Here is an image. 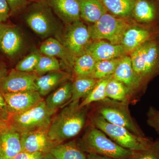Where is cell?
<instances>
[{
    "instance_id": "13",
    "label": "cell",
    "mask_w": 159,
    "mask_h": 159,
    "mask_svg": "<svg viewBox=\"0 0 159 159\" xmlns=\"http://www.w3.org/2000/svg\"><path fill=\"white\" fill-rule=\"evenodd\" d=\"M21 151L19 133L8 125L0 131V159H13Z\"/></svg>"
},
{
    "instance_id": "23",
    "label": "cell",
    "mask_w": 159,
    "mask_h": 159,
    "mask_svg": "<svg viewBox=\"0 0 159 159\" xmlns=\"http://www.w3.org/2000/svg\"><path fill=\"white\" fill-rule=\"evenodd\" d=\"M50 153L55 159H86L87 154L75 141L60 143L52 148Z\"/></svg>"
},
{
    "instance_id": "39",
    "label": "cell",
    "mask_w": 159,
    "mask_h": 159,
    "mask_svg": "<svg viewBox=\"0 0 159 159\" xmlns=\"http://www.w3.org/2000/svg\"><path fill=\"white\" fill-rule=\"evenodd\" d=\"M86 159H113L107 157L102 156L94 154H87Z\"/></svg>"
},
{
    "instance_id": "30",
    "label": "cell",
    "mask_w": 159,
    "mask_h": 159,
    "mask_svg": "<svg viewBox=\"0 0 159 159\" xmlns=\"http://www.w3.org/2000/svg\"><path fill=\"white\" fill-rule=\"evenodd\" d=\"M59 70H61V65L56 57L41 54L34 72L40 76L49 72Z\"/></svg>"
},
{
    "instance_id": "36",
    "label": "cell",
    "mask_w": 159,
    "mask_h": 159,
    "mask_svg": "<svg viewBox=\"0 0 159 159\" xmlns=\"http://www.w3.org/2000/svg\"><path fill=\"white\" fill-rule=\"evenodd\" d=\"M10 14V8L7 1L0 0V22H6Z\"/></svg>"
},
{
    "instance_id": "18",
    "label": "cell",
    "mask_w": 159,
    "mask_h": 159,
    "mask_svg": "<svg viewBox=\"0 0 159 159\" xmlns=\"http://www.w3.org/2000/svg\"><path fill=\"white\" fill-rule=\"evenodd\" d=\"M73 92V82L69 80L47 97L45 102L47 110L52 116L61 107L70 102Z\"/></svg>"
},
{
    "instance_id": "33",
    "label": "cell",
    "mask_w": 159,
    "mask_h": 159,
    "mask_svg": "<svg viewBox=\"0 0 159 159\" xmlns=\"http://www.w3.org/2000/svg\"><path fill=\"white\" fill-rule=\"evenodd\" d=\"M147 123L159 134V110L151 106L147 113Z\"/></svg>"
},
{
    "instance_id": "21",
    "label": "cell",
    "mask_w": 159,
    "mask_h": 159,
    "mask_svg": "<svg viewBox=\"0 0 159 159\" xmlns=\"http://www.w3.org/2000/svg\"><path fill=\"white\" fill-rule=\"evenodd\" d=\"M153 31L146 28L131 27L123 34L121 44L126 52H133L145 42L153 39Z\"/></svg>"
},
{
    "instance_id": "7",
    "label": "cell",
    "mask_w": 159,
    "mask_h": 159,
    "mask_svg": "<svg viewBox=\"0 0 159 159\" xmlns=\"http://www.w3.org/2000/svg\"><path fill=\"white\" fill-rule=\"evenodd\" d=\"M26 22L39 36L48 37L56 31V22L52 10L45 2H36L26 15Z\"/></svg>"
},
{
    "instance_id": "28",
    "label": "cell",
    "mask_w": 159,
    "mask_h": 159,
    "mask_svg": "<svg viewBox=\"0 0 159 159\" xmlns=\"http://www.w3.org/2000/svg\"><path fill=\"white\" fill-rule=\"evenodd\" d=\"M112 77V75L99 80L89 93L80 102V107L89 106L92 103L99 102L107 98L106 86Z\"/></svg>"
},
{
    "instance_id": "29",
    "label": "cell",
    "mask_w": 159,
    "mask_h": 159,
    "mask_svg": "<svg viewBox=\"0 0 159 159\" xmlns=\"http://www.w3.org/2000/svg\"><path fill=\"white\" fill-rule=\"evenodd\" d=\"M122 57L97 61L91 77L99 80L112 76Z\"/></svg>"
},
{
    "instance_id": "8",
    "label": "cell",
    "mask_w": 159,
    "mask_h": 159,
    "mask_svg": "<svg viewBox=\"0 0 159 159\" xmlns=\"http://www.w3.org/2000/svg\"><path fill=\"white\" fill-rule=\"evenodd\" d=\"M58 41L75 57L85 53L91 37L88 28L80 20L67 25Z\"/></svg>"
},
{
    "instance_id": "1",
    "label": "cell",
    "mask_w": 159,
    "mask_h": 159,
    "mask_svg": "<svg viewBox=\"0 0 159 159\" xmlns=\"http://www.w3.org/2000/svg\"><path fill=\"white\" fill-rule=\"evenodd\" d=\"M80 101L71 102L51 119L48 134L58 144L75 137L84 127L88 113V107L80 108Z\"/></svg>"
},
{
    "instance_id": "22",
    "label": "cell",
    "mask_w": 159,
    "mask_h": 159,
    "mask_svg": "<svg viewBox=\"0 0 159 159\" xmlns=\"http://www.w3.org/2000/svg\"><path fill=\"white\" fill-rule=\"evenodd\" d=\"M80 18L88 23L94 24L107 12L100 0H77Z\"/></svg>"
},
{
    "instance_id": "14",
    "label": "cell",
    "mask_w": 159,
    "mask_h": 159,
    "mask_svg": "<svg viewBox=\"0 0 159 159\" xmlns=\"http://www.w3.org/2000/svg\"><path fill=\"white\" fill-rule=\"evenodd\" d=\"M52 11L66 25L80 20L77 0H46Z\"/></svg>"
},
{
    "instance_id": "26",
    "label": "cell",
    "mask_w": 159,
    "mask_h": 159,
    "mask_svg": "<svg viewBox=\"0 0 159 159\" xmlns=\"http://www.w3.org/2000/svg\"><path fill=\"white\" fill-rule=\"evenodd\" d=\"M107 98L131 103L130 95L127 88L122 82L115 79L112 77L106 86Z\"/></svg>"
},
{
    "instance_id": "27",
    "label": "cell",
    "mask_w": 159,
    "mask_h": 159,
    "mask_svg": "<svg viewBox=\"0 0 159 159\" xmlns=\"http://www.w3.org/2000/svg\"><path fill=\"white\" fill-rule=\"evenodd\" d=\"M96 60L87 53L76 57L73 72L76 77H91L96 66Z\"/></svg>"
},
{
    "instance_id": "25",
    "label": "cell",
    "mask_w": 159,
    "mask_h": 159,
    "mask_svg": "<svg viewBox=\"0 0 159 159\" xmlns=\"http://www.w3.org/2000/svg\"><path fill=\"white\" fill-rule=\"evenodd\" d=\"M99 80L91 77H76L73 82V92L70 102L80 101L92 91Z\"/></svg>"
},
{
    "instance_id": "16",
    "label": "cell",
    "mask_w": 159,
    "mask_h": 159,
    "mask_svg": "<svg viewBox=\"0 0 159 159\" xmlns=\"http://www.w3.org/2000/svg\"><path fill=\"white\" fill-rule=\"evenodd\" d=\"M71 74L67 71H52L38 77L36 81L37 91L42 97L51 93L58 86L70 80Z\"/></svg>"
},
{
    "instance_id": "4",
    "label": "cell",
    "mask_w": 159,
    "mask_h": 159,
    "mask_svg": "<svg viewBox=\"0 0 159 159\" xmlns=\"http://www.w3.org/2000/svg\"><path fill=\"white\" fill-rule=\"evenodd\" d=\"M128 102H121L106 98L94 104L93 111L99 114L107 122L123 126L141 137L145 134L132 116Z\"/></svg>"
},
{
    "instance_id": "17",
    "label": "cell",
    "mask_w": 159,
    "mask_h": 159,
    "mask_svg": "<svg viewBox=\"0 0 159 159\" xmlns=\"http://www.w3.org/2000/svg\"><path fill=\"white\" fill-rule=\"evenodd\" d=\"M133 17L137 21L145 24L159 21V0H136Z\"/></svg>"
},
{
    "instance_id": "20",
    "label": "cell",
    "mask_w": 159,
    "mask_h": 159,
    "mask_svg": "<svg viewBox=\"0 0 159 159\" xmlns=\"http://www.w3.org/2000/svg\"><path fill=\"white\" fill-rule=\"evenodd\" d=\"M112 77L122 82L127 88L131 102H134V95L135 92L136 93V80L130 57L124 56L122 57Z\"/></svg>"
},
{
    "instance_id": "42",
    "label": "cell",
    "mask_w": 159,
    "mask_h": 159,
    "mask_svg": "<svg viewBox=\"0 0 159 159\" xmlns=\"http://www.w3.org/2000/svg\"><path fill=\"white\" fill-rule=\"evenodd\" d=\"M6 25H5V24H3L2 23L0 22V34H1V32L2 31L3 29L5 28Z\"/></svg>"
},
{
    "instance_id": "10",
    "label": "cell",
    "mask_w": 159,
    "mask_h": 159,
    "mask_svg": "<svg viewBox=\"0 0 159 159\" xmlns=\"http://www.w3.org/2000/svg\"><path fill=\"white\" fill-rule=\"evenodd\" d=\"M2 94L10 116L25 111L44 100L37 91Z\"/></svg>"
},
{
    "instance_id": "5",
    "label": "cell",
    "mask_w": 159,
    "mask_h": 159,
    "mask_svg": "<svg viewBox=\"0 0 159 159\" xmlns=\"http://www.w3.org/2000/svg\"><path fill=\"white\" fill-rule=\"evenodd\" d=\"M52 116L47 110L44 100L34 107L20 113L10 115L8 126L20 134L38 130H48Z\"/></svg>"
},
{
    "instance_id": "3",
    "label": "cell",
    "mask_w": 159,
    "mask_h": 159,
    "mask_svg": "<svg viewBox=\"0 0 159 159\" xmlns=\"http://www.w3.org/2000/svg\"><path fill=\"white\" fill-rule=\"evenodd\" d=\"M89 117L90 124L99 129L114 142L126 149L132 151L144 150L153 142L148 137L139 136L123 126L107 122L93 111L89 114Z\"/></svg>"
},
{
    "instance_id": "19",
    "label": "cell",
    "mask_w": 159,
    "mask_h": 159,
    "mask_svg": "<svg viewBox=\"0 0 159 159\" xmlns=\"http://www.w3.org/2000/svg\"><path fill=\"white\" fill-rule=\"evenodd\" d=\"M23 39L16 28L6 25L0 34V50L8 57H14L20 51Z\"/></svg>"
},
{
    "instance_id": "24",
    "label": "cell",
    "mask_w": 159,
    "mask_h": 159,
    "mask_svg": "<svg viewBox=\"0 0 159 159\" xmlns=\"http://www.w3.org/2000/svg\"><path fill=\"white\" fill-rule=\"evenodd\" d=\"M107 11L117 17H132L136 0H100Z\"/></svg>"
},
{
    "instance_id": "38",
    "label": "cell",
    "mask_w": 159,
    "mask_h": 159,
    "mask_svg": "<svg viewBox=\"0 0 159 159\" xmlns=\"http://www.w3.org/2000/svg\"><path fill=\"white\" fill-rule=\"evenodd\" d=\"M8 73L9 72L6 64L4 63L0 62V82L6 77Z\"/></svg>"
},
{
    "instance_id": "2",
    "label": "cell",
    "mask_w": 159,
    "mask_h": 159,
    "mask_svg": "<svg viewBox=\"0 0 159 159\" xmlns=\"http://www.w3.org/2000/svg\"><path fill=\"white\" fill-rule=\"evenodd\" d=\"M77 142L86 153L113 159H127L133 152L132 151L118 145L104 133L90 124L87 126L84 134Z\"/></svg>"
},
{
    "instance_id": "11",
    "label": "cell",
    "mask_w": 159,
    "mask_h": 159,
    "mask_svg": "<svg viewBox=\"0 0 159 159\" xmlns=\"http://www.w3.org/2000/svg\"><path fill=\"white\" fill-rule=\"evenodd\" d=\"M22 151L31 152L49 153L58 143L49 136L48 130H38L20 134Z\"/></svg>"
},
{
    "instance_id": "6",
    "label": "cell",
    "mask_w": 159,
    "mask_h": 159,
    "mask_svg": "<svg viewBox=\"0 0 159 159\" xmlns=\"http://www.w3.org/2000/svg\"><path fill=\"white\" fill-rule=\"evenodd\" d=\"M130 27L129 19L106 12L88 29L91 39L94 41L107 40L114 44H121L123 34Z\"/></svg>"
},
{
    "instance_id": "37",
    "label": "cell",
    "mask_w": 159,
    "mask_h": 159,
    "mask_svg": "<svg viewBox=\"0 0 159 159\" xmlns=\"http://www.w3.org/2000/svg\"><path fill=\"white\" fill-rule=\"evenodd\" d=\"M45 154L40 152H31L22 151L13 159H40Z\"/></svg>"
},
{
    "instance_id": "31",
    "label": "cell",
    "mask_w": 159,
    "mask_h": 159,
    "mask_svg": "<svg viewBox=\"0 0 159 159\" xmlns=\"http://www.w3.org/2000/svg\"><path fill=\"white\" fill-rule=\"evenodd\" d=\"M41 53L35 51L23 58L18 63L16 70L24 72H34L40 58Z\"/></svg>"
},
{
    "instance_id": "12",
    "label": "cell",
    "mask_w": 159,
    "mask_h": 159,
    "mask_svg": "<svg viewBox=\"0 0 159 159\" xmlns=\"http://www.w3.org/2000/svg\"><path fill=\"white\" fill-rule=\"evenodd\" d=\"M85 52L98 61L122 57L125 56L126 51L121 44H114L104 40H95L89 43Z\"/></svg>"
},
{
    "instance_id": "35",
    "label": "cell",
    "mask_w": 159,
    "mask_h": 159,
    "mask_svg": "<svg viewBox=\"0 0 159 159\" xmlns=\"http://www.w3.org/2000/svg\"><path fill=\"white\" fill-rule=\"evenodd\" d=\"M9 116L5 98L2 93L0 92V121L7 123Z\"/></svg>"
},
{
    "instance_id": "40",
    "label": "cell",
    "mask_w": 159,
    "mask_h": 159,
    "mask_svg": "<svg viewBox=\"0 0 159 159\" xmlns=\"http://www.w3.org/2000/svg\"><path fill=\"white\" fill-rule=\"evenodd\" d=\"M40 159H54V157L51 154V153L49 152V153H46Z\"/></svg>"
},
{
    "instance_id": "41",
    "label": "cell",
    "mask_w": 159,
    "mask_h": 159,
    "mask_svg": "<svg viewBox=\"0 0 159 159\" xmlns=\"http://www.w3.org/2000/svg\"><path fill=\"white\" fill-rule=\"evenodd\" d=\"M8 125V124L6 122H3L2 121H0V131L3 129V128L6 127Z\"/></svg>"
},
{
    "instance_id": "9",
    "label": "cell",
    "mask_w": 159,
    "mask_h": 159,
    "mask_svg": "<svg viewBox=\"0 0 159 159\" xmlns=\"http://www.w3.org/2000/svg\"><path fill=\"white\" fill-rule=\"evenodd\" d=\"M38 77L34 72H24L13 69L0 82V92L6 93L37 91L36 81Z\"/></svg>"
},
{
    "instance_id": "15",
    "label": "cell",
    "mask_w": 159,
    "mask_h": 159,
    "mask_svg": "<svg viewBox=\"0 0 159 159\" xmlns=\"http://www.w3.org/2000/svg\"><path fill=\"white\" fill-rule=\"evenodd\" d=\"M39 51L42 54L60 58L69 72L73 71L76 57L57 39L50 37L46 39L40 47Z\"/></svg>"
},
{
    "instance_id": "32",
    "label": "cell",
    "mask_w": 159,
    "mask_h": 159,
    "mask_svg": "<svg viewBox=\"0 0 159 159\" xmlns=\"http://www.w3.org/2000/svg\"><path fill=\"white\" fill-rule=\"evenodd\" d=\"M127 159H159V139L153 141L146 149L133 151L132 154Z\"/></svg>"
},
{
    "instance_id": "34",
    "label": "cell",
    "mask_w": 159,
    "mask_h": 159,
    "mask_svg": "<svg viewBox=\"0 0 159 159\" xmlns=\"http://www.w3.org/2000/svg\"><path fill=\"white\" fill-rule=\"evenodd\" d=\"M10 9V13L14 14L25 9L28 4V0H6Z\"/></svg>"
},
{
    "instance_id": "43",
    "label": "cell",
    "mask_w": 159,
    "mask_h": 159,
    "mask_svg": "<svg viewBox=\"0 0 159 159\" xmlns=\"http://www.w3.org/2000/svg\"><path fill=\"white\" fill-rule=\"evenodd\" d=\"M31 1H35V2H45L46 0H31Z\"/></svg>"
}]
</instances>
